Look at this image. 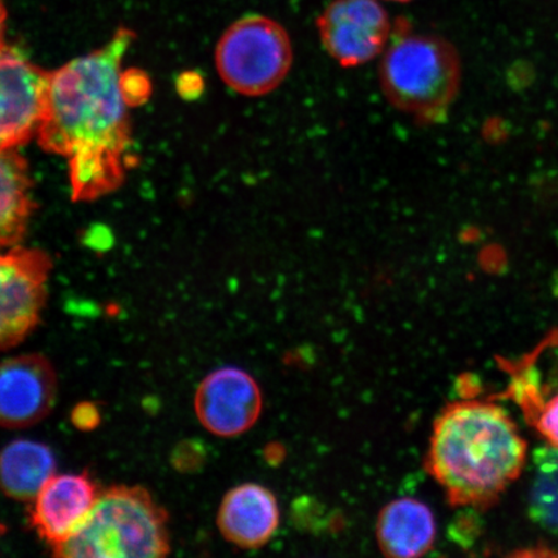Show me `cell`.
I'll return each mask as SVG.
<instances>
[{"label": "cell", "mask_w": 558, "mask_h": 558, "mask_svg": "<svg viewBox=\"0 0 558 558\" xmlns=\"http://www.w3.org/2000/svg\"><path fill=\"white\" fill-rule=\"evenodd\" d=\"M389 2L407 3L410 2V0H389Z\"/></svg>", "instance_id": "obj_21"}, {"label": "cell", "mask_w": 558, "mask_h": 558, "mask_svg": "<svg viewBox=\"0 0 558 558\" xmlns=\"http://www.w3.org/2000/svg\"><path fill=\"white\" fill-rule=\"evenodd\" d=\"M32 208L25 160L13 149L0 150V250L11 248L23 239Z\"/></svg>", "instance_id": "obj_15"}, {"label": "cell", "mask_w": 558, "mask_h": 558, "mask_svg": "<svg viewBox=\"0 0 558 558\" xmlns=\"http://www.w3.org/2000/svg\"><path fill=\"white\" fill-rule=\"evenodd\" d=\"M534 480L529 498V515L536 525L558 533V448L548 446L534 452Z\"/></svg>", "instance_id": "obj_16"}, {"label": "cell", "mask_w": 558, "mask_h": 558, "mask_svg": "<svg viewBox=\"0 0 558 558\" xmlns=\"http://www.w3.org/2000/svg\"><path fill=\"white\" fill-rule=\"evenodd\" d=\"M452 538L463 546H469L476 539L480 534L481 522L476 513V509L466 508L465 511L459 515V519L452 526Z\"/></svg>", "instance_id": "obj_17"}, {"label": "cell", "mask_w": 558, "mask_h": 558, "mask_svg": "<svg viewBox=\"0 0 558 558\" xmlns=\"http://www.w3.org/2000/svg\"><path fill=\"white\" fill-rule=\"evenodd\" d=\"M99 495L87 473L53 474L33 500L31 525L48 546L59 547L87 520Z\"/></svg>", "instance_id": "obj_11"}, {"label": "cell", "mask_w": 558, "mask_h": 558, "mask_svg": "<svg viewBox=\"0 0 558 558\" xmlns=\"http://www.w3.org/2000/svg\"><path fill=\"white\" fill-rule=\"evenodd\" d=\"M5 7L3 4V0H0V47H2L3 44V35H4V26H5Z\"/></svg>", "instance_id": "obj_20"}, {"label": "cell", "mask_w": 558, "mask_h": 558, "mask_svg": "<svg viewBox=\"0 0 558 558\" xmlns=\"http://www.w3.org/2000/svg\"><path fill=\"white\" fill-rule=\"evenodd\" d=\"M536 427L549 446L558 448V395L543 409Z\"/></svg>", "instance_id": "obj_18"}, {"label": "cell", "mask_w": 558, "mask_h": 558, "mask_svg": "<svg viewBox=\"0 0 558 558\" xmlns=\"http://www.w3.org/2000/svg\"><path fill=\"white\" fill-rule=\"evenodd\" d=\"M51 260L39 250H0V352L23 341L39 323Z\"/></svg>", "instance_id": "obj_6"}, {"label": "cell", "mask_w": 558, "mask_h": 558, "mask_svg": "<svg viewBox=\"0 0 558 558\" xmlns=\"http://www.w3.org/2000/svg\"><path fill=\"white\" fill-rule=\"evenodd\" d=\"M381 553L389 557H421L434 547L436 520L427 505L413 498L390 501L376 523Z\"/></svg>", "instance_id": "obj_13"}, {"label": "cell", "mask_w": 558, "mask_h": 558, "mask_svg": "<svg viewBox=\"0 0 558 558\" xmlns=\"http://www.w3.org/2000/svg\"><path fill=\"white\" fill-rule=\"evenodd\" d=\"M384 96L423 123L442 122L462 83V62L449 40L435 34L400 33L379 68Z\"/></svg>", "instance_id": "obj_3"}, {"label": "cell", "mask_w": 558, "mask_h": 558, "mask_svg": "<svg viewBox=\"0 0 558 558\" xmlns=\"http://www.w3.org/2000/svg\"><path fill=\"white\" fill-rule=\"evenodd\" d=\"M58 397V376L40 354L0 362V427L24 429L50 415Z\"/></svg>", "instance_id": "obj_10"}, {"label": "cell", "mask_w": 558, "mask_h": 558, "mask_svg": "<svg viewBox=\"0 0 558 558\" xmlns=\"http://www.w3.org/2000/svg\"><path fill=\"white\" fill-rule=\"evenodd\" d=\"M54 470V456L48 446L17 439L0 451V490L11 499L33 501Z\"/></svg>", "instance_id": "obj_14"}, {"label": "cell", "mask_w": 558, "mask_h": 558, "mask_svg": "<svg viewBox=\"0 0 558 558\" xmlns=\"http://www.w3.org/2000/svg\"><path fill=\"white\" fill-rule=\"evenodd\" d=\"M134 39V32L122 27L100 50L48 76L38 142L68 159L74 201L97 199L123 183L131 146L129 108L149 94L142 73L122 68Z\"/></svg>", "instance_id": "obj_1"}, {"label": "cell", "mask_w": 558, "mask_h": 558, "mask_svg": "<svg viewBox=\"0 0 558 558\" xmlns=\"http://www.w3.org/2000/svg\"><path fill=\"white\" fill-rule=\"evenodd\" d=\"M320 41L341 66L365 65L386 50L390 20L378 0H333L317 20Z\"/></svg>", "instance_id": "obj_7"}, {"label": "cell", "mask_w": 558, "mask_h": 558, "mask_svg": "<svg viewBox=\"0 0 558 558\" xmlns=\"http://www.w3.org/2000/svg\"><path fill=\"white\" fill-rule=\"evenodd\" d=\"M526 456V441L504 408L460 401L437 416L425 466L452 506L483 509L519 478Z\"/></svg>", "instance_id": "obj_2"}, {"label": "cell", "mask_w": 558, "mask_h": 558, "mask_svg": "<svg viewBox=\"0 0 558 558\" xmlns=\"http://www.w3.org/2000/svg\"><path fill=\"white\" fill-rule=\"evenodd\" d=\"M167 513L138 486H114L99 495L93 512L56 557L156 558L170 554Z\"/></svg>", "instance_id": "obj_4"}, {"label": "cell", "mask_w": 558, "mask_h": 558, "mask_svg": "<svg viewBox=\"0 0 558 558\" xmlns=\"http://www.w3.org/2000/svg\"><path fill=\"white\" fill-rule=\"evenodd\" d=\"M48 76L16 48L0 47V150L16 148L37 135Z\"/></svg>", "instance_id": "obj_8"}, {"label": "cell", "mask_w": 558, "mask_h": 558, "mask_svg": "<svg viewBox=\"0 0 558 558\" xmlns=\"http://www.w3.org/2000/svg\"><path fill=\"white\" fill-rule=\"evenodd\" d=\"M73 424L82 430H90L100 423V413L93 403H81L73 411Z\"/></svg>", "instance_id": "obj_19"}, {"label": "cell", "mask_w": 558, "mask_h": 558, "mask_svg": "<svg viewBox=\"0 0 558 558\" xmlns=\"http://www.w3.org/2000/svg\"><path fill=\"white\" fill-rule=\"evenodd\" d=\"M194 408L209 434L240 436L253 428L262 414V390L253 376L243 369L219 368L199 384Z\"/></svg>", "instance_id": "obj_9"}, {"label": "cell", "mask_w": 558, "mask_h": 558, "mask_svg": "<svg viewBox=\"0 0 558 558\" xmlns=\"http://www.w3.org/2000/svg\"><path fill=\"white\" fill-rule=\"evenodd\" d=\"M215 61L228 87L243 96L260 97L274 93L288 78L294 50L281 24L250 13L221 35Z\"/></svg>", "instance_id": "obj_5"}, {"label": "cell", "mask_w": 558, "mask_h": 558, "mask_svg": "<svg viewBox=\"0 0 558 558\" xmlns=\"http://www.w3.org/2000/svg\"><path fill=\"white\" fill-rule=\"evenodd\" d=\"M279 523L275 494L257 484L233 487L222 499L218 526L225 538L234 546L254 549L267 544Z\"/></svg>", "instance_id": "obj_12"}]
</instances>
